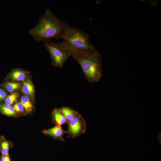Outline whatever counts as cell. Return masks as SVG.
<instances>
[{"label": "cell", "instance_id": "1", "mask_svg": "<svg viewBox=\"0 0 161 161\" xmlns=\"http://www.w3.org/2000/svg\"><path fill=\"white\" fill-rule=\"evenodd\" d=\"M69 26L48 8L39 17L37 24L29 33L34 40L45 42L54 38L63 39Z\"/></svg>", "mask_w": 161, "mask_h": 161}, {"label": "cell", "instance_id": "2", "mask_svg": "<svg viewBox=\"0 0 161 161\" xmlns=\"http://www.w3.org/2000/svg\"><path fill=\"white\" fill-rule=\"evenodd\" d=\"M71 56L79 64L89 82L94 83L100 80L103 75L101 58L97 50L78 52Z\"/></svg>", "mask_w": 161, "mask_h": 161}, {"label": "cell", "instance_id": "3", "mask_svg": "<svg viewBox=\"0 0 161 161\" xmlns=\"http://www.w3.org/2000/svg\"><path fill=\"white\" fill-rule=\"evenodd\" d=\"M89 38V35L82 30L70 26L62 39L63 41L69 49L72 55L78 52L96 51L90 43Z\"/></svg>", "mask_w": 161, "mask_h": 161}, {"label": "cell", "instance_id": "4", "mask_svg": "<svg viewBox=\"0 0 161 161\" xmlns=\"http://www.w3.org/2000/svg\"><path fill=\"white\" fill-rule=\"evenodd\" d=\"M44 47L50 53L52 64L61 68L71 56V53L67 46L62 41L58 43L51 41L44 42Z\"/></svg>", "mask_w": 161, "mask_h": 161}, {"label": "cell", "instance_id": "5", "mask_svg": "<svg viewBox=\"0 0 161 161\" xmlns=\"http://www.w3.org/2000/svg\"><path fill=\"white\" fill-rule=\"evenodd\" d=\"M68 124V128L66 133L68 134V137L74 139L86 132V122L79 113Z\"/></svg>", "mask_w": 161, "mask_h": 161}, {"label": "cell", "instance_id": "6", "mask_svg": "<svg viewBox=\"0 0 161 161\" xmlns=\"http://www.w3.org/2000/svg\"><path fill=\"white\" fill-rule=\"evenodd\" d=\"M42 132L45 135L52 137L54 139H59L64 141L63 135L66 133L61 126L56 125L54 127L47 129H43Z\"/></svg>", "mask_w": 161, "mask_h": 161}, {"label": "cell", "instance_id": "7", "mask_svg": "<svg viewBox=\"0 0 161 161\" xmlns=\"http://www.w3.org/2000/svg\"><path fill=\"white\" fill-rule=\"evenodd\" d=\"M52 122L60 126L66 123L67 124V120L63 114L59 109L55 108L52 112Z\"/></svg>", "mask_w": 161, "mask_h": 161}, {"label": "cell", "instance_id": "8", "mask_svg": "<svg viewBox=\"0 0 161 161\" xmlns=\"http://www.w3.org/2000/svg\"><path fill=\"white\" fill-rule=\"evenodd\" d=\"M23 93L30 97L32 100L34 97L33 85L30 80H27L23 82L21 89Z\"/></svg>", "mask_w": 161, "mask_h": 161}, {"label": "cell", "instance_id": "9", "mask_svg": "<svg viewBox=\"0 0 161 161\" xmlns=\"http://www.w3.org/2000/svg\"><path fill=\"white\" fill-rule=\"evenodd\" d=\"M13 147L10 141L7 140L4 135L0 136V151L2 155H9V150Z\"/></svg>", "mask_w": 161, "mask_h": 161}, {"label": "cell", "instance_id": "10", "mask_svg": "<svg viewBox=\"0 0 161 161\" xmlns=\"http://www.w3.org/2000/svg\"><path fill=\"white\" fill-rule=\"evenodd\" d=\"M66 118L68 124L78 114V111L70 108L63 107L59 109Z\"/></svg>", "mask_w": 161, "mask_h": 161}, {"label": "cell", "instance_id": "11", "mask_svg": "<svg viewBox=\"0 0 161 161\" xmlns=\"http://www.w3.org/2000/svg\"><path fill=\"white\" fill-rule=\"evenodd\" d=\"M25 72L20 70L16 69L12 71L9 76V78L17 81H23L25 78Z\"/></svg>", "mask_w": 161, "mask_h": 161}, {"label": "cell", "instance_id": "12", "mask_svg": "<svg viewBox=\"0 0 161 161\" xmlns=\"http://www.w3.org/2000/svg\"><path fill=\"white\" fill-rule=\"evenodd\" d=\"M0 111L3 114L8 116H15L17 114L13 107L5 104H0Z\"/></svg>", "mask_w": 161, "mask_h": 161}, {"label": "cell", "instance_id": "13", "mask_svg": "<svg viewBox=\"0 0 161 161\" xmlns=\"http://www.w3.org/2000/svg\"><path fill=\"white\" fill-rule=\"evenodd\" d=\"M21 102L24 107L26 112L29 113L32 112L33 106L28 96L26 95L22 96L21 98Z\"/></svg>", "mask_w": 161, "mask_h": 161}, {"label": "cell", "instance_id": "14", "mask_svg": "<svg viewBox=\"0 0 161 161\" xmlns=\"http://www.w3.org/2000/svg\"><path fill=\"white\" fill-rule=\"evenodd\" d=\"M20 84L18 83L10 82L4 84L3 86L9 92H12L20 88Z\"/></svg>", "mask_w": 161, "mask_h": 161}, {"label": "cell", "instance_id": "15", "mask_svg": "<svg viewBox=\"0 0 161 161\" xmlns=\"http://www.w3.org/2000/svg\"><path fill=\"white\" fill-rule=\"evenodd\" d=\"M18 97V94L16 92L12 93L6 98L5 104L11 106L16 101Z\"/></svg>", "mask_w": 161, "mask_h": 161}, {"label": "cell", "instance_id": "16", "mask_svg": "<svg viewBox=\"0 0 161 161\" xmlns=\"http://www.w3.org/2000/svg\"><path fill=\"white\" fill-rule=\"evenodd\" d=\"M13 107L17 113H18L23 114L25 112H26L21 102H18L15 103L13 106Z\"/></svg>", "mask_w": 161, "mask_h": 161}, {"label": "cell", "instance_id": "17", "mask_svg": "<svg viewBox=\"0 0 161 161\" xmlns=\"http://www.w3.org/2000/svg\"><path fill=\"white\" fill-rule=\"evenodd\" d=\"M7 95L6 92L1 89H0V100H4Z\"/></svg>", "mask_w": 161, "mask_h": 161}, {"label": "cell", "instance_id": "18", "mask_svg": "<svg viewBox=\"0 0 161 161\" xmlns=\"http://www.w3.org/2000/svg\"><path fill=\"white\" fill-rule=\"evenodd\" d=\"M0 161H12L9 155H2L0 157Z\"/></svg>", "mask_w": 161, "mask_h": 161}]
</instances>
